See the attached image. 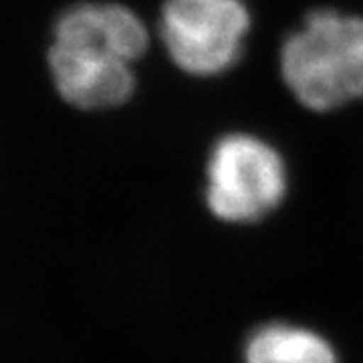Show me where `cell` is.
<instances>
[{"mask_svg":"<svg viewBox=\"0 0 363 363\" xmlns=\"http://www.w3.org/2000/svg\"><path fill=\"white\" fill-rule=\"evenodd\" d=\"M152 30L128 4L87 0L59 14L49 49L57 93L83 111H107L131 101L138 65Z\"/></svg>","mask_w":363,"mask_h":363,"instance_id":"obj_1","label":"cell"},{"mask_svg":"<svg viewBox=\"0 0 363 363\" xmlns=\"http://www.w3.org/2000/svg\"><path fill=\"white\" fill-rule=\"evenodd\" d=\"M250 30L247 0H164L157 16L166 57L194 79L230 73L247 51Z\"/></svg>","mask_w":363,"mask_h":363,"instance_id":"obj_4","label":"cell"},{"mask_svg":"<svg viewBox=\"0 0 363 363\" xmlns=\"http://www.w3.org/2000/svg\"><path fill=\"white\" fill-rule=\"evenodd\" d=\"M247 363H337L317 333L291 325H269L248 341Z\"/></svg>","mask_w":363,"mask_h":363,"instance_id":"obj_5","label":"cell"},{"mask_svg":"<svg viewBox=\"0 0 363 363\" xmlns=\"http://www.w3.org/2000/svg\"><path fill=\"white\" fill-rule=\"evenodd\" d=\"M285 89L311 113L363 101V16L333 6L313 9L281 43Z\"/></svg>","mask_w":363,"mask_h":363,"instance_id":"obj_2","label":"cell"},{"mask_svg":"<svg viewBox=\"0 0 363 363\" xmlns=\"http://www.w3.org/2000/svg\"><path fill=\"white\" fill-rule=\"evenodd\" d=\"M289 188L283 152L252 131L234 130L210 145L204 169L208 210L224 222L250 224L281 206Z\"/></svg>","mask_w":363,"mask_h":363,"instance_id":"obj_3","label":"cell"}]
</instances>
